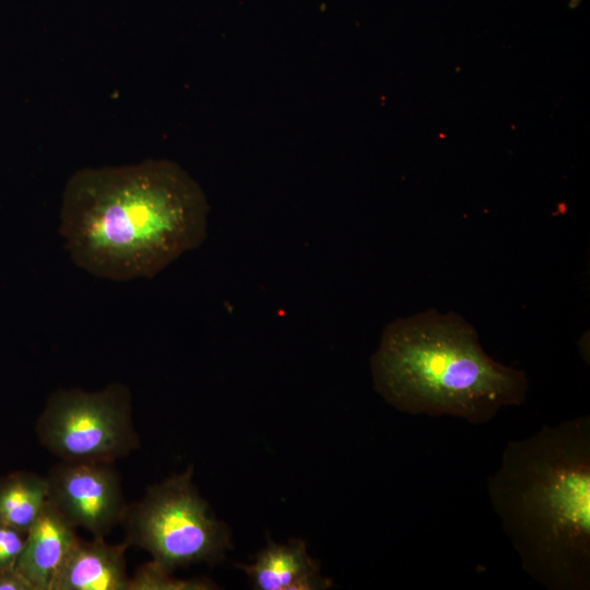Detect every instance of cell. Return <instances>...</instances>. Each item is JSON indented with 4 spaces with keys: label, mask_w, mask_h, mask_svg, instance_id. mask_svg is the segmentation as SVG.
<instances>
[{
    "label": "cell",
    "mask_w": 590,
    "mask_h": 590,
    "mask_svg": "<svg viewBox=\"0 0 590 590\" xmlns=\"http://www.w3.org/2000/svg\"><path fill=\"white\" fill-rule=\"evenodd\" d=\"M78 539L76 528L48 500L26 533L15 567L33 590H50L56 574Z\"/></svg>",
    "instance_id": "9"
},
{
    "label": "cell",
    "mask_w": 590,
    "mask_h": 590,
    "mask_svg": "<svg viewBox=\"0 0 590 590\" xmlns=\"http://www.w3.org/2000/svg\"><path fill=\"white\" fill-rule=\"evenodd\" d=\"M187 468L150 485L128 505L125 541L146 551L168 573L193 564L215 565L232 548L231 530L212 512Z\"/></svg>",
    "instance_id": "4"
},
{
    "label": "cell",
    "mask_w": 590,
    "mask_h": 590,
    "mask_svg": "<svg viewBox=\"0 0 590 590\" xmlns=\"http://www.w3.org/2000/svg\"><path fill=\"white\" fill-rule=\"evenodd\" d=\"M0 590H33L16 567L0 569Z\"/></svg>",
    "instance_id": "13"
},
{
    "label": "cell",
    "mask_w": 590,
    "mask_h": 590,
    "mask_svg": "<svg viewBox=\"0 0 590 590\" xmlns=\"http://www.w3.org/2000/svg\"><path fill=\"white\" fill-rule=\"evenodd\" d=\"M48 502L46 476L17 471L0 480V524L27 533Z\"/></svg>",
    "instance_id": "10"
},
{
    "label": "cell",
    "mask_w": 590,
    "mask_h": 590,
    "mask_svg": "<svg viewBox=\"0 0 590 590\" xmlns=\"http://www.w3.org/2000/svg\"><path fill=\"white\" fill-rule=\"evenodd\" d=\"M126 541L78 539L56 574L50 590H129Z\"/></svg>",
    "instance_id": "7"
},
{
    "label": "cell",
    "mask_w": 590,
    "mask_h": 590,
    "mask_svg": "<svg viewBox=\"0 0 590 590\" xmlns=\"http://www.w3.org/2000/svg\"><path fill=\"white\" fill-rule=\"evenodd\" d=\"M209 204L178 164L83 168L68 180L59 232L73 262L113 281L152 279L206 237Z\"/></svg>",
    "instance_id": "1"
},
{
    "label": "cell",
    "mask_w": 590,
    "mask_h": 590,
    "mask_svg": "<svg viewBox=\"0 0 590 590\" xmlns=\"http://www.w3.org/2000/svg\"><path fill=\"white\" fill-rule=\"evenodd\" d=\"M487 491L522 569L550 590L590 588V417L510 441Z\"/></svg>",
    "instance_id": "2"
},
{
    "label": "cell",
    "mask_w": 590,
    "mask_h": 590,
    "mask_svg": "<svg viewBox=\"0 0 590 590\" xmlns=\"http://www.w3.org/2000/svg\"><path fill=\"white\" fill-rule=\"evenodd\" d=\"M25 541V532L0 524V569L15 567Z\"/></svg>",
    "instance_id": "12"
},
{
    "label": "cell",
    "mask_w": 590,
    "mask_h": 590,
    "mask_svg": "<svg viewBox=\"0 0 590 590\" xmlns=\"http://www.w3.org/2000/svg\"><path fill=\"white\" fill-rule=\"evenodd\" d=\"M216 586L204 578L177 579L154 560L141 565L130 577L129 590H211Z\"/></svg>",
    "instance_id": "11"
},
{
    "label": "cell",
    "mask_w": 590,
    "mask_h": 590,
    "mask_svg": "<svg viewBox=\"0 0 590 590\" xmlns=\"http://www.w3.org/2000/svg\"><path fill=\"white\" fill-rule=\"evenodd\" d=\"M258 590H317L331 587L320 575L318 563L308 552L304 540L286 543L271 540L257 554L251 565L236 564Z\"/></svg>",
    "instance_id": "8"
},
{
    "label": "cell",
    "mask_w": 590,
    "mask_h": 590,
    "mask_svg": "<svg viewBox=\"0 0 590 590\" xmlns=\"http://www.w3.org/2000/svg\"><path fill=\"white\" fill-rule=\"evenodd\" d=\"M35 432L39 444L60 461L114 463L140 447L131 393L120 382L97 391L56 390Z\"/></svg>",
    "instance_id": "5"
},
{
    "label": "cell",
    "mask_w": 590,
    "mask_h": 590,
    "mask_svg": "<svg viewBox=\"0 0 590 590\" xmlns=\"http://www.w3.org/2000/svg\"><path fill=\"white\" fill-rule=\"evenodd\" d=\"M370 365L376 391L397 410L475 425L524 403L529 388L523 370L485 353L472 324L435 309L389 323Z\"/></svg>",
    "instance_id": "3"
},
{
    "label": "cell",
    "mask_w": 590,
    "mask_h": 590,
    "mask_svg": "<svg viewBox=\"0 0 590 590\" xmlns=\"http://www.w3.org/2000/svg\"><path fill=\"white\" fill-rule=\"evenodd\" d=\"M49 503L76 529L106 538L128 504L114 463L59 461L48 472Z\"/></svg>",
    "instance_id": "6"
}]
</instances>
